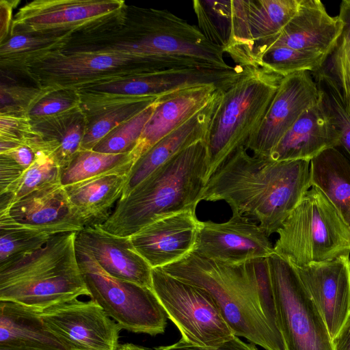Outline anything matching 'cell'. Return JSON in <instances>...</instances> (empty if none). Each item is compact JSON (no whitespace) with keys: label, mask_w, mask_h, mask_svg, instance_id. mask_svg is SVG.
I'll use <instances>...</instances> for the list:
<instances>
[{"label":"cell","mask_w":350,"mask_h":350,"mask_svg":"<svg viewBox=\"0 0 350 350\" xmlns=\"http://www.w3.org/2000/svg\"><path fill=\"white\" fill-rule=\"evenodd\" d=\"M0 86V115L27 116L34 104L50 90L36 83L27 84L12 79L3 71Z\"/></svg>","instance_id":"f35d334b"},{"label":"cell","mask_w":350,"mask_h":350,"mask_svg":"<svg viewBox=\"0 0 350 350\" xmlns=\"http://www.w3.org/2000/svg\"><path fill=\"white\" fill-rule=\"evenodd\" d=\"M0 350H31V349H15V348H10V347H0Z\"/></svg>","instance_id":"681fc988"},{"label":"cell","mask_w":350,"mask_h":350,"mask_svg":"<svg viewBox=\"0 0 350 350\" xmlns=\"http://www.w3.org/2000/svg\"><path fill=\"white\" fill-rule=\"evenodd\" d=\"M60 178L61 169L53 159L42 152H38L31 165L5 192L0 195L4 194L7 196L10 206L18 200L35 191L61 183Z\"/></svg>","instance_id":"836d02e7"},{"label":"cell","mask_w":350,"mask_h":350,"mask_svg":"<svg viewBox=\"0 0 350 350\" xmlns=\"http://www.w3.org/2000/svg\"><path fill=\"white\" fill-rule=\"evenodd\" d=\"M36 134L27 116L0 115V140L25 143Z\"/></svg>","instance_id":"b9f144b4"},{"label":"cell","mask_w":350,"mask_h":350,"mask_svg":"<svg viewBox=\"0 0 350 350\" xmlns=\"http://www.w3.org/2000/svg\"><path fill=\"white\" fill-rule=\"evenodd\" d=\"M76 243L110 275L152 288V268L136 251L130 237L113 234L96 225L77 232Z\"/></svg>","instance_id":"7402d4cb"},{"label":"cell","mask_w":350,"mask_h":350,"mask_svg":"<svg viewBox=\"0 0 350 350\" xmlns=\"http://www.w3.org/2000/svg\"><path fill=\"white\" fill-rule=\"evenodd\" d=\"M294 267L332 340L350 319V256Z\"/></svg>","instance_id":"ac0fdd59"},{"label":"cell","mask_w":350,"mask_h":350,"mask_svg":"<svg viewBox=\"0 0 350 350\" xmlns=\"http://www.w3.org/2000/svg\"><path fill=\"white\" fill-rule=\"evenodd\" d=\"M40 310L0 301V347L31 350H67L46 327Z\"/></svg>","instance_id":"484cf974"},{"label":"cell","mask_w":350,"mask_h":350,"mask_svg":"<svg viewBox=\"0 0 350 350\" xmlns=\"http://www.w3.org/2000/svg\"><path fill=\"white\" fill-rule=\"evenodd\" d=\"M314 79L321 91L340 133V146L343 154L350 160V115L346 110L339 87L324 68L313 72Z\"/></svg>","instance_id":"8d00e7d4"},{"label":"cell","mask_w":350,"mask_h":350,"mask_svg":"<svg viewBox=\"0 0 350 350\" xmlns=\"http://www.w3.org/2000/svg\"><path fill=\"white\" fill-rule=\"evenodd\" d=\"M72 34L16 33L0 44L1 70L16 72L49 53L66 47Z\"/></svg>","instance_id":"f1b7e54d"},{"label":"cell","mask_w":350,"mask_h":350,"mask_svg":"<svg viewBox=\"0 0 350 350\" xmlns=\"http://www.w3.org/2000/svg\"><path fill=\"white\" fill-rule=\"evenodd\" d=\"M321 95L310 72L283 77L259 127L244 147L254 156L268 158L286 131L304 111L320 100Z\"/></svg>","instance_id":"2e32d148"},{"label":"cell","mask_w":350,"mask_h":350,"mask_svg":"<svg viewBox=\"0 0 350 350\" xmlns=\"http://www.w3.org/2000/svg\"><path fill=\"white\" fill-rule=\"evenodd\" d=\"M301 0H231L230 34L224 53L239 65L251 46L278 34L298 11Z\"/></svg>","instance_id":"e0dca14e"},{"label":"cell","mask_w":350,"mask_h":350,"mask_svg":"<svg viewBox=\"0 0 350 350\" xmlns=\"http://www.w3.org/2000/svg\"><path fill=\"white\" fill-rule=\"evenodd\" d=\"M226 221L199 223L194 252L212 260L241 264L274 253L264 230L252 219L232 211Z\"/></svg>","instance_id":"9a60e30c"},{"label":"cell","mask_w":350,"mask_h":350,"mask_svg":"<svg viewBox=\"0 0 350 350\" xmlns=\"http://www.w3.org/2000/svg\"><path fill=\"white\" fill-rule=\"evenodd\" d=\"M31 124L37 136L29 146L37 153L49 156L61 170L81 150L86 126V117L81 107Z\"/></svg>","instance_id":"d4e9b609"},{"label":"cell","mask_w":350,"mask_h":350,"mask_svg":"<svg viewBox=\"0 0 350 350\" xmlns=\"http://www.w3.org/2000/svg\"><path fill=\"white\" fill-rule=\"evenodd\" d=\"M327 59L322 54L280 47L263 53L254 66L264 68L284 77L297 72H317L323 68Z\"/></svg>","instance_id":"1f68e13d"},{"label":"cell","mask_w":350,"mask_h":350,"mask_svg":"<svg viewBox=\"0 0 350 350\" xmlns=\"http://www.w3.org/2000/svg\"><path fill=\"white\" fill-rule=\"evenodd\" d=\"M222 92L176 129L165 136L133 165L121 198H124L142 181L176 154L205 139L212 115Z\"/></svg>","instance_id":"cb8c5ba5"},{"label":"cell","mask_w":350,"mask_h":350,"mask_svg":"<svg viewBox=\"0 0 350 350\" xmlns=\"http://www.w3.org/2000/svg\"><path fill=\"white\" fill-rule=\"evenodd\" d=\"M310 183L331 201L350 228V160L337 148L310 160Z\"/></svg>","instance_id":"83f0119b"},{"label":"cell","mask_w":350,"mask_h":350,"mask_svg":"<svg viewBox=\"0 0 350 350\" xmlns=\"http://www.w3.org/2000/svg\"><path fill=\"white\" fill-rule=\"evenodd\" d=\"M117 36L99 45L103 49L150 59L163 70L184 67L228 68L224 50L210 41L198 26L166 10L135 8L129 30H113Z\"/></svg>","instance_id":"277c9868"},{"label":"cell","mask_w":350,"mask_h":350,"mask_svg":"<svg viewBox=\"0 0 350 350\" xmlns=\"http://www.w3.org/2000/svg\"><path fill=\"white\" fill-rule=\"evenodd\" d=\"M3 154L11 157L25 170L30 167L37 157V152L25 144Z\"/></svg>","instance_id":"bcb514c9"},{"label":"cell","mask_w":350,"mask_h":350,"mask_svg":"<svg viewBox=\"0 0 350 350\" xmlns=\"http://www.w3.org/2000/svg\"><path fill=\"white\" fill-rule=\"evenodd\" d=\"M53 235L14 225L0 224V266L41 247Z\"/></svg>","instance_id":"74e56055"},{"label":"cell","mask_w":350,"mask_h":350,"mask_svg":"<svg viewBox=\"0 0 350 350\" xmlns=\"http://www.w3.org/2000/svg\"><path fill=\"white\" fill-rule=\"evenodd\" d=\"M19 1L1 0L0 1V44L6 41L11 32L14 17L13 10L17 6Z\"/></svg>","instance_id":"f6af8a7d"},{"label":"cell","mask_w":350,"mask_h":350,"mask_svg":"<svg viewBox=\"0 0 350 350\" xmlns=\"http://www.w3.org/2000/svg\"><path fill=\"white\" fill-rule=\"evenodd\" d=\"M339 146V131L321 95L320 100L304 111L286 131L268 158L277 161H310L324 150Z\"/></svg>","instance_id":"44dd1931"},{"label":"cell","mask_w":350,"mask_h":350,"mask_svg":"<svg viewBox=\"0 0 350 350\" xmlns=\"http://www.w3.org/2000/svg\"><path fill=\"white\" fill-rule=\"evenodd\" d=\"M81 96L75 89L50 90L30 109L31 122L64 114L81 107Z\"/></svg>","instance_id":"ab89813d"},{"label":"cell","mask_w":350,"mask_h":350,"mask_svg":"<svg viewBox=\"0 0 350 350\" xmlns=\"http://www.w3.org/2000/svg\"><path fill=\"white\" fill-rule=\"evenodd\" d=\"M152 289L180 340L198 346H215L233 337L215 304L202 289L159 268L152 269Z\"/></svg>","instance_id":"8fae6325"},{"label":"cell","mask_w":350,"mask_h":350,"mask_svg":"<svg viewBox=\"0 0 350 350\" xmlns=\"http://www.w3.org/2000/svg\"><path fill=\"white\" fill-rule=\"evenodd\" d=\"M25 170L9 156L0 154V194L5 192Z\"/></svg>","instance_id":"ee69618b"},{"label":"cell","mask_w":350,"mask_h":350,"mask_svg":"<svg viewBox=\"0 0 350 350\" xmlns=\"http://www.w3.org/2000/svg\"><path fill=\"white\" fill-rule=\"evenodd\" d=\"M163 70L150 59L116 51L62 49L29 62L14 72L42 89H75Z\"/></svg>","instance_id":"ba28073f"},{"label":"cell","mask_w":350,"mask_h":350,"mask_svg":"<svg viewBox=\"0 0 350 350\" xmlns=\"http://www.w3.org/2000/svg\"><path fill=\"white\" fill-rule=\"evenodd\" d=\"M223 91L225 90L214 85H204L181 89L159 96L155 109L131 152L134 163Z\"/></svg>","instance_id":"603a6c76"},{"label":"cell","mask_w":350,"mask_h":350,"mask_svg":"<svg viewBox=\"0 0 350 350\" xmlns=\"http://www.w3.org/2000/svg\"><path fill=\"white\" fill-rule=\"evenodd\" d=\"M119 350H151L150 349L134 345L132 343H124L120 345Z\"/></svg>","instance_id":"c3c4849f"},{"label":"cell","mask_w":350,"mask_h":350,"mask_svg":"<svg viewBox=\"0 0 350 350\" xmlns=\"http://www.w3.org/2000/svg\"><path fill=\"white\" fill-rule=\"evenodd\" d=\"M77 232L53 234L41 247L0 266V301L43 310L89 296L77 256Z\"/></svg>","instance_id":"5b68a950"},{"label":"cell","mask_w":350,"mask_h":350,"mask_svg":"<svg viewBox=\"0 0 350 350\" xmlns=\"http://www.w3.org/2000/svg\"><path fill=\"white\" fill-rule=\"evenodd\" d=\"M155 350H258L254 344H248L237 336L215 346H198L187 343L182 340L177 342L167 345L160 346Z\"/></svg>","instance_id":"7bdbcfd3"},{"label":"cell","mask_w":350,"mask_h":350,"mask_svg":"<svg viewBox=\"0 0 350 350\" xmlns=\"http://www.w3.org/2000/svg\"><path fill=\"white\" fill-rule=\"evenodd\" d=\"M252 260L228 264L191 252L159 269L206 292L234 335L265 350H286L283 339L273 332L262 312Z\"/></svg>","instance_id":"3957f363"},{"label":"cell","mask_w":350,"mask_h":350,"mask_svg":"<svg viewBox=\"0 0 350 350\" xmlns=\"http://www.w3.org/2000/svg\"><path fill=\"white\" fill-rule=\"evenodd\" d=\"M241 146L207 180L201 201H225L232 211L277 232L312 187L309 160L273 161L251 156Z\"/></svg>","instance_id":"6da1fadb"},{"label":"cell","mask_w":350,"mask_h":350,"mask_svg":"<svg viewBox=\"0 0 350 350\" xmlns=\"http://www.w3.org/2000/svg\"><path fill=\"white\" fill-rule=\"evenodd\" d=\"M338 16L343 23V29L336 46L328 57L325 69L336 81L344 105L350 115V0L341 2Z\"/></svg>","instance_id":"e575fe53"},{"label":"cell","mask_w":350,"mask_h":350,"mask_svg":"<svg viewBox=\"0 0 350 350\" xmlns=\"http://www.w3.org/2000/svg\"><path fill=\"white\" fill-rule=\"evenodd\" d=\"M0 224L51 234L79 232L85 228L61 183L35 191L0 212Z\"/></svg>","instance_id":"d6986e66"},{"label":"cell","mask_w":350,"mask_h":350,"mask_svg":"<svg viewBox=\"0 0 350 350\" xmlns=\"http://www.w3.org/2000/svg\"><path fill=\"white\" fill-rule=\"evenodd\" d=\"M274 253L301 267L350 254V228L324 195L312 187L278 230Z\"/></svg>","instance_id":"52a82bcc"},{"label":"cell","mask_w":350,"mask_h":350,"mask_svg":"<svg viewBox=\"0 0 350 350\" xmlns=\"http://www.w3.org/2000/svg\"><path fill=\"white\" fill-rule=\"evenodd\" d=\"M200 221L196 209L161 217L129 237L152 269L180 260L193 251Z\"/></svg>","instance_id":"ffe728a7"},{"label":"cell","mask_w":350,"mask_h":350,"mask_svg":"<svg viewBox=\"0 0 350 350\" xmlns=\"http://www.w3.org/2000/svg\"><path fill=\"white\" fill-rule=\"evenodd\" d=\"M252 262L262 312L273 332L282 338L267 258H256Z\"/></svg>","instance_id":"60d3db41"},{"label":"cell","mask_w":350,"mask_h":350,"mask_svg":"<svg viewBox=\"0 0 350 350\" xmlns=\"http://www.w3.org/2000/svg\"><path fill=\"white\" fill-rule=\"evenodd\" d=\"M343 29L339 16H332L319 0H301L296 14L275 36L254 44L239 66H254L266 51L287 47L329 57Z\"/></svg>","instance_id":"5bb4252c"},{"label":"cell","mask_w":350,"mask_h":350,"mask_svg":"<svg viewBox=\"0 0 350 350\" xmlns=\"http://www.w3.org/2000/svg\"><path fill=\"white\" fill-rule=\"evenodd\" d=\"M333 350H350V319L332 339Z\"/></svg>","instance_id":"7dc6e473"},{"label":"cell","mask_w":350,"mask_h":350,"mask_svg":"<svg viewBox=\"0 0 350 350\" xmlns=\"http://www.w3.org/2000/svg\"><path fill=\"white\" fill-rule=\"evenodd\" d=\"M134 163L131 152L106 154L80 150L70 163L61 170L60 183L66 186L106 174H129Z\"/></svg>","instance_id":"4dcf8cb0"},{"label":"cell","mask_w":350,"mask_h":350,"mask_svg":"<svg viewBox=\"0 0 350 350\" xmlns=\"http://www.w3.org/2000/svg\"><path fill=\"white\" fill-rule=\"evenodd\" d=\"M192 3L201 32L224 50L230 34V1L194 0Z\"/></svg>","instance_id":"d6a6232c"},{"label":"cell","mask_w":350,"mask_h":350,"mask_svg":"<svg viewBox=\"0 0 350 350\" xmlns=\"http://www.w3.org/2000/svg\"><path fill=\"white\" fill-rule=\"evenodd\" d=\"M243 68L241 75L221 93L208 124L204 139L207 180L258 129L283 78L260 66Z\"/></svg>","instance_id":"8992f818"},{"label":"cell","mask_w":350,"mask_h":350,"mask_svg":"<svg viewBox=\"0 0 350 350\" xmlns=\"http://www.w3.org/2000/svg\"><path fill=\"white\" fill-rule=\"evenodd\" d=\"M207 149L203 139L178 152L121 198L100 226L113 234L129 237L161 217L196 209L207 181Z\"/></svg>","instance_id":"7a4b0ae2"},{"label":"cell","mask_w":350,"mask_h":350,"mask_svg":"<svg viewBox=\"0 0 350 350\" xmlns=\"http://www.w3.org/2000/svg\"><path fill=\"white\" fill-rule=\"evenodd\" d=\"M40 315L67 350H119L121 327L92 300L60 302L41 310Z\"/></svg>","instance_id":"4fadbf2b"},{"label":"cell","mask_w":350,"mask_h":350,"mask_svg":"<svg viewBox=\"0 0 350 350\" xmlns=\"http://www.w3.org/2000/svg\"><path fill=\"white\" fill-rule=\"evenodd\" d=\"M76 252L89 297L122 329L151 336L164 333L167 316L152 288L110 275L77 243Z\"/></svg>","instance_id":"9c48e42d"},{"label":"cell","mask_w":350,"mask_h":350,"mask_svg":"<svg viewBox=\"0 0 350 350\" xmlns=\"http://www.w3.org/2000/svg\"><path fill=\"white\" fill-rule=\"evenodd\" d=\"M126 9L122 0H34L18 9L10 36L27 33L86 36L119 22Z\"/></svg>","instance_id":"7c38bea8"},{"label":"cell","mask_w":350,"mask_h":350,"mask_svg":"<svg viewBox=\"0 0 350 350\" xmlns=\"http://www.w3.org/2000/svg\"><path fill=\"white\" fill-rule=\"evenodd\" d=\"M127 174H106L64 186L68 198L85 227L103 224L121 198Z\"/></svg>","instance_id":"4316f807"},{"label":"cell","mask_w":350,"mask_h":350,"mask_svg":"<svg viewBox=\"0 0 350 350\" xmlns=\"http://www.w3.org/2000/svg\"><path fill=\"white\" fill-rule=\"evenodd\" d=\"M157 98L143 97L134 100L83 110L86 117V126L81 150H92L112 130L139 113L153 103Z\"/></svg>","instance_id":"f546056e"},{"label":"cell","mask_w":350,"mask_h":350,"mask_svg":"<svg viewBox=\"0 0 350 350\" xmlns=\"http://www.w3.org/2000/svg\"><path fill=\"white\" fill-rule=\"evenodd\" d=\"M267 260L286 350H333L323 317L295 267L275 253Z\"/></svg>","instance_id":"30bf717a"},{"label":"cell","mask_w":350,"mask_h":350,"mask_svg":"<svg viewBox=\"0 0 350 350\" xmlns=\"http://www.w3.org/2000/svg\"><path fill=\"white\" fill-rule=\"evenodd\" d=\"M157 100L112 130L92 150L106 154L131 152L155 109Z\"/></svg>","instance_id":"d590c367"}]
</instances>
